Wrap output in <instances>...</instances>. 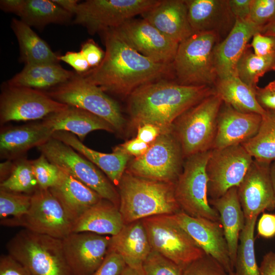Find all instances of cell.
<instances>
[{
    "label": "cell",
    "mask_w": 275,
    "mask_h": 275,
    "mask_svg": "<svg viewBox=\"0 0 275 275\" xmlns=\"http://www.w3.org/2000/svg\"><path fill=\"white\" fill-rule=\"evenodd\" d=\"M99 34L105 47L104 58L98 66L80 74L105 93L129 95L140 86L174 74L173 64L157 63L140 53L114 28Z\"/></svg>",
    "instance_id": "6da1fadb"
},
{
    "label": "cell",
    "mask_w": 275,
    "mask_h": 275,
    "mask_svg": "<svg viewBox=\"0 0 275 275\" xmlns=\"http://www.w3.org/2000/svg\"><path fill=\"white\" fill-rule=\"evenodd\" d=\"M214 93L213 87L186 86L167 79L144 85L129 95L130 123L136 128L150 124L163 132L171 130L179 116Z\"/></svg>",
    "instance_id": "7a4b0ae2"
},
{
    "label": "cell",
    "mask_w": 275,
    "mask_h": 275,
    "mask_svg": "<svg viewBox=\"0 0 275 275\" xmlns=\"http://www.w3.org/2000/svg\"><path fill=\"white\" fill-rule=\"evenodd\" d=\"M117 188L119 208L125 224L182 211L176 200L175 183L139 177L125 171Z\"/></svg>",
    "instance_id": "3957f363"
},
{
    "label": "cell",
    "mask_w": 275,
    "mask_h": 275,
    "mask_svg": "<svg viewBox=\"0 0 275 275\" xmlns=\"http://www.w3.org/2000/svg\"><path fill=\"white\" fill-rule=\"evenodd\" d=\"M6 249L31 275H72L62 239L23 229L9 240Z\"/></svg>",
    "instance_id": "277c9868"
},
{
    "label": "cell",
    "mask_w": 275,
    "mask_h": 275,
    "mask_svg": "<svg viewBox=\"0 0 275 275\" xmlns=\"http://www.w3.org/2000/svg\"><path fill=\"white\" fill-rule=\"evenodd\" d=\"M222 41L213 32L194 33L179 43L173 63L176 82L213 87L218 79L214 60L216 45Z\"/></svg>",
    "instance_id": "5b68a950"
},
{
    "label": "cell",
    "mask_w": 275,
    "mask_h": 275,
    "mask_svg": "<svg viewBox=\"0 0 275 275\" xmlns=\"http://www.w3.org/2000/svg\"><path fill=\"white\" fill-rule=\"evenodd\" d=\"M222 103L215 93L186 111L175 121L173 129L184 158L212 150Z\"/></svg>",
    "instance_id": "8992f818"
},
{
    "label": "cell",
    "mask_w": 275,
    "mask_h": 275,
    "mask_svg": "<svg viewBox=\"0 0 275 275\" xmlns=\"http://www.w3.org/2000/svg\"><path fill=\"white\" fill-rule=\"evenodd\" d=\"M44 92L59 102L85 110L103 119L115 132L124 129L125 119L118 103L76 72L66 82Z\"/></svg>",
    "instance_id": "52a82bcc"
},
{
    "label": "cell",
    "mask_w": 275,
    "mask_h": 275,
    "mask_svg": "<svg viewBox=\"0 0 275 275\" xmlns=\"http://www.w3.org/2000/svg\"><path fill=\"white\" fill-rule=\"evenodd\" d=\"M37 148L51 163L94 190L102 199L119 207V195L116 187L100 169L72 147L51 137Z\"/></svg>",
    "instance_id": "ba28073f"
},
{
    "label": "cell",
    "mask_w": 275,
    "mask_h": 275,
    "mask_svg": "<svg viewBox=\"0 0 275 275\" xmlns=\"http://www.w3.org/2000/svg\"><path fill=\"white\" fill-rule=\"evenodd\" d=\"M211 150L185 158L182 171L175 183V196L181 210L186 214L220 221L217 211L210 205L208 198L206 168Z\"/></svg>",
    "instance_id": "9c48e42d"
},
{
    "label": "cell",
    "mask_w": 275,
    "mask_h": 275,
    "mask_svg": "<svg viewBox=\"0 0 275 275\" xmlns=\"http://www.w3.org/2000/svg\"><path fill=\"white\" fill-rule=\"evenodd\" d=\"M151 249L184 269L206 254L172 215L159 214L141 219Z\"/></svg>",
    "instance_id": "30bf717a"
},
{
    "label": "cell",
    "mask_w": 275,
    "mask_h": 275,
    "mask_svg": "<svg viewBox=\"0 0 275 275\" xmlns=\"http://www.w3.org/2000/svg\"><path fill=\"white\" fill-rule=\"evenodd\" d=\"M183 159L173 129L160 134L144 155L129 162L126 171L147 179L175 183L182 171Z\"/></svg>",
    "instance_id": "8fae6325"
},
{
    "label": "cell",
    "mask_w": 275,
    "mask_h": 275,
    "mask_svg": "<svg viewBox=\"0 0 275 275\" xmlns=\"http://www.w3.org/2000/svg\"><path fill=\"white\" fill-rule=\"evenodd\" d=\"M75 221L49 189L31 194L28 212L19 218L1 219L6 226H21L31 231L63 239L73 232Z\"/></svg>",
    "instance_id": "7c38bea8"
},
{
    "label": "cell",
    "mask_w": 275,
    "mask_h": 275,
    "mask_svg": "<svg viewBox=\"0 0 275 275\" xmlns=\"http://www.w3.org/2000/svg\"><path fill=\"white\" fill-rule=\"evenodd\" d=\"M160 1L88 0L78 4L72 22L85 27L93 35L142 15Z\"/></svg>",
    "instance_id": "4fadbf2b"
},
{
    "label": "cell",
    "mask_w": 275,
    "mask_h": 275,
    "mask_svg": "<svg viewBox=\"0 0 275 275\" xmlns=\"http://www.w3.org/2000/svg\"><path fill=\"white\" fill-rule=\"evenodd\" d=\"M68 106L54 100L44 91L6 84L0 96V122L2 124L44 119Z\"/></svg>",
    "instance_id": "5bb4252c"
},
{
    "label": "cell",
    "mask_w": 275,
    "mask_h": 275,
    "mask_svg": "<svg viewBox=\"0 0 275 275\" xmlns=\"http://www.w3.org/2000/svg\"><path fill=\"white\" fill-rule=\"evenodd\" d=\"M253 160L241 144L212 149L206 168L209 199L218 198L238 187Z\"/></svg>",
    "instance_id": "9a60e30c"
},
{
    "label": "cell",
    "mask_w": 275,
    "mask_h": 275,
    "mask_svg": "<svg viewBox=\"0 0 275 275\" xmlns=\"http://www.w3.org/2000/svg\"><path fill=\"white\" fill-rule=\"evenodd\" d=\"M130 46L152 61L172 64L175 59L179 43L162 34L143 19H130L114 28Z\"/></svg>",
    "instance_id": "2e32d148"
},
{
    "label": "cell",
    "mask_w": 275,
    "mask_h": 275,
    "mask_svg": "<svg viewBox=\"0 0 275 275\" xmlns=\"http://www.w3.org/2000/svg\"><path fill=\"white\" fill-rule=\"evenodd\" d=\"M111 236L91 232L72 233L62 239L72 275H93L105 259Z\"/></svg>",
    "instance_id": "e0dca14e"
},
{
    "label": "cell",
    "mask_w": 275,
    "mask_h": 275,
    "mask_svg": "<svg viewBox=\"0 0 275 275\" xmlns=\"http://www.w3.org/2000/svg\"><path fill=\"white\" fill-rule=\"evenodd\" d=\"M270 164L254 159L237 187L238 196L245 219L258 216L265 210L275 209Z\"/></svg>",
    "instance_id": "ac0fdd59"
},
{
    "label": "cell",
    "mask_w": 275,
    "mask_h": 275,
    "mask_svg": "<svg viewBox=\"0 0 275 275\" xmlns=\"http://www.w3.org/2000/svg\"><path fill=\"white\" fill-rule=\"evenodd\" d=\"M173 216L206 254L217 261L228 273L234 271L220 221L191 216L182 211Z\"/></svg>",
    "instance_id": "d6986e66"
},
{
    "label": "cell",
    "mask_w": 275,
    "mask_h": 275,
    "mask_svg": "<svg viewBox=\"0 0 275 275\" xmlns=\"http://www.w3.org/2000/svg\"><path fill=\"white\" fill-rule=\"evenodd\" d=\"M262 119L259 114L242 113L223 102L212 149L241 145L248 141L258 132Z\"/></svg>",
    "instance_id": "ffe728a7"
},
{
    "label": "cell",
    "mask_w": 275,
    "mask_h": 275,
    "mask_svg": "<svg viewBox=\"0 0 275 275\" xmlns=\"http://www.w3.org/2000/svg\"><path fill=\"white\" fill-rule=\"evenodd\" d=\"M194 33L213 32L223 40L234 26L236 18L228 0H185Z\"/></svg>",
    "instance_id": "44dd1931"
},
{
    "label": "cell",
    "mask_w": 275,
    "mask_h": 275,
    "mask_svg": "<svg viewBox=\"0 0 275 275\" xmlns=\"http://www.w3.org/2000/svg\"><path fill=\"white\" fill-rule=\"evenodd\" d=\"M261 28L249 20L236 19L228 35L215 47L214 64L218 78L236 75L237 63L253 36Z\"/></svg>",
    "instance_id": "7402d4cb"
},
{
    "label": "cell",
    "mask_w": 275,
    "mask_h": 275,
    "mask_svg": "<svg viewBox=\"0 0 275 275\" xmlns=\"http://www.w3.org/2000/svg\"><path fill=\"white\" fill-rule=\"evenodd\" d=\"M141 15L164 36L179 43L194 33L185 0H160Z\"/></svg>",
    "instance_id": "603a6c76"
},
{
    "label": "cell",
    "mask_w": 275,
    "mask_h": 275,
    "mask_svg": "<svg viewBox=\"0 0 275 275\" xmlns=\"http://www.w3.org/2000/svg\"><path fill=\"white\" fill-rule=\"evenodd\" d=\"M59 169L58 180L49 189L76 222L87 210L102 198L70 174Z\"/></svg>",
    "instance_id": "cb8c5ba5"
},
{
    "label": "cell",
    "mask_w": 275,
    "mask_h": 275,
    "mask_svg": "<svg viewBox=\"0 0 275 275\" xmlns=\"http://www.w3.org/2000/svg\"><path fill=\"white\" fill-rule=\"evenodd\" d=\"M54 131L43 122L3 129L0 133L1 156L14 159L46 143Z\"/></svg>",
    "instance_id": "d4e9b609"
},
{
    "label": "cell",
    "mask_w": 275,
    "mask_h": 275,
    "mask_svg": "<svg viewBox=\"0 0 275 275\" xmlns=\"http://www.w3.org/2000/svg\"><path fill=\"white\" fill-rule=\"evenodd\" d=\"M151 250L141 219L125 224L117 234L111 236L109 250L118 254L128 266L142 268Z\"/></svg>",
    "instance_id": "484cf974"
},
{
    "label": "cell",
    "mask_w": 275,
    "mask_h": 275,
    "mask_svg": "<svg viewBox=\"0 0 275 275\" xmlns=\"http://www.w3.org/2000/svg\"><path fill=\"white\" fill-rule=\"evenodd\" d=\"M209 202L219 214L230 259L234 268L239 235L245 223L238 196L237 187L231 188L218 198L209 199Z\"/></svg>",
    "instance_id": "4316f807"
},
{
    "label": "cell",
    "mask_w": 275,
    "mask_h": 275,
    "mask_svg": "<svg viewBox=\"0 0 275 275\" xmlns=\"http://www.w3.org/2000/svg\"><path fill=\"white\" fill-rule=\"evenodd\" d=\"M52 137L68 145L85 157L101 170L116 187L118 186L131 156L118 151H113L112 153L95 151L86 146L74 134L69 132L54 131Z\"/></svg>",
    "instance_id": "83f0119b"
},
{
    "label": "cell",
    "mask_w": 275,
    "mask_h": 275,
    "mask_svg": "<svg viewBox=\"0 0 275 275\" xmlns=\"http://www.w3.org/2000/svg\"><path fill=\"white\" fill-rule=\"evenodd\" d=\"M42 122L54 132H70L77 136L81 142L88 133L94 130L115 132L112 125L103 119L85 110L70 106L48 116Z\"/></svg>",
    "instance_id": "f1b7e54d"
},
{
    "label": "cell",
    "mask_w": 275,
    "mask_h": 275,
    "mask_svg": "<svg viewBox=\"0 0 275 275\" xmlns=\"http://www.w3.org/2000/svg\"><path fill=\"white\" fill-rule=\"evenodd\" d=\"M125 225L119 207L102 199L75 222L72 233L91 232L114 236Z\"/></svg>",
    "instance_id": "f546056e"
},
{
    "label": "cell",
    "mask_w": 275,
    "mask_h": 275,
    "mask_svg": "<svg viewBox=\"0 0 275 275\" xmlns=\"http://www.w3.org/2000/svg\"><path fill=\"white\" fill-rule=\"evenodd\" d=\"M75 73L63 68L59 63L25 65L7 85L46 91L66 82Z\"/></svg>",
    "instance_id": "4dcf8cb0"
},
{
    "label": "cell",
    "mask_w": 275,
    "mask_h": 275,
    "mask_svg": "<svg viewBox=\"0 0 275 275\" xmlns=\"http://www.w3.org/2000/svg\"><path fill=\"white\" fill-rule=\"evenodd\" d=\"M11 26L19 44L20 60L25 65L59 63V56L31 26L16 18L12 19Z\"/></svg>",
    "instance_id": "1f68e13d"
},
{
    "label": "cell",
    "mask_w": 275,
    "mask_h": 275,
    "mask_svg": "<svg viewBox=\"0 0 275 275\" xmlns=\"http://www.w3.org/2000/svg\"><path fill=\"white\" fill-rule=\"evenodd\" d=\"M214 89L224 103L239 112L256 113L262 116L266 113V110L256 99L255 89L244 83L236 75L218 78Z\"/></svg>",
    "instance_id": "d6a6232c"
},
{
    "label": "cell",
    "mask_w": 275,
    "mask_h": 275,
    "mask_svg": "<svg viewBox=\"0 0 275 275\" xmlns=\"http://www.w3.org/2000/svg\"><path fill=\"white\" fill-rule=\"evenodd\" d=\"M15 14L27 25L38 29L51 23H67L73 16L52 0H21Z\"/></svg>",
    "instance_id": "836d02e7"
},
{
    "label": "cell",
    "mask_w": 275,
    "mask_h": 275,
    "mask_svg": "<svg viewBox=\"0 0 275 275\" xmlns=\"http://www.w3.org/2000/svg\"><path fill=\"white\" fill-rule=\"evenodd\" d=\"M241 145L257 161L271 163L275 160V111L266 110L257 134Z\"/></svg>",
    "instance_id": "e575fe53"
},
{
    "label": "cell",
    "mask_w": 275,
    "mask_h": 275,
    "mask_svg": "<svg viewBox=\"0 0 275 275\" xmlns=\"http://www.w3.org/2000/svg\"><path fill=\"white\" fill-rule=\"evenodd\" d=\"M248 45L239 59L236 74L244 83L255 89L259 78L265 73L275 70V54L259 56Z\"/></svg>",
    "instance_id": "d590c367"
},
{
    "label": "cell",
    "mask_w": 275,
    "mask_h": 275,
    "mask_svg": "<svg viewBox=\"0 0 275 275\" xmlns=\"http://www.w3.org/2000/svg\"><path fill=\"white\" fill-rule=\"evenodd\" d=\"M258 216L245 219L239 238L234 268L236 275H260L256 259L254 232Z\"/></svg>",
    "instance_id": "8d00e7d4"
},
{
    "label": "cell",
    "mask_w": 275,
    "mask_h": 275,
    "mask_svg": "<svg viewBox=\"0 0 275 275\" xmlns=\"http://www.w3.org/2000/svg\"><path fill=\"white\" fill-rule=\"evenodd\" d=\"M38 188L31 160L24 158L13 163L10 174L0 184L1 189L29 195L32 194Z\"/></svg>",
    "instance_id": "74e56055"
},
{
    "label": "cell",
    "mask_w": 275,
    "mask_h": 275,
    "mask_svg": "<svg viewBox=\"0 0 275 275\" xmlns=\"http://www.w3.org/2000/svg\"><path fill=\"white\" fill-rule=\"evenodd\" d=\"M31 204V195L0 189L1 219L22 216L28 212Z\"/></svg>",
    "instance_id": "f35d334b"
},
{
    "label": "cell",
    "mask_w": 275,
    "mask_h": 275,
    "mask_svg": "<svg viewBox=\"0 0 275 275\" xmlns=\"http://www.w3.org/2000/svg\"><path fill=\"white\" fill-rule=\"evenodd\" d=\"M144 275H182L183 268L151 250L143 264Z\"/></svg>",
    "instance_id": "ab89813d"
},
{
    "label": "cell",
    "mask_w": 275,
    "mask_h": 275,
    "mask_svg": "<svg viewBox=\"0 0 275 275\" xmlns=\"http://www.w3.org/2000/svg\"><path fill=\"white\" fill-rule=\"evenodd\" d=\"M31 163L39 188L47 189L56 184L59 177L60 169L44 155L41 154L37 159L31 160Z\"/></svg>",
    "instance_id": "60d3db41"
},
{
    "label": "cell",
    "mask_w": 275,
    "mask_h": 275,
    "mask_svg": "<svg viewBox=\"0 0 275 275\" xmlns=\"http://www.w3.org/2000/svg\"><path fill=\"white\" fill-rule=\"evenodd\" d=\"M182 275H229V273L214 258L205 254L184 268Z\"/></svg>",
    "instance_id": "b9f144b4"
},
{
    "label": "cell",
    "mask_w": 275,
    "mask_h": 275,
    "mask_svg": "<svg viewBox=\"0 0 275 275\" xmlns=\"http://www.w3.org/2000/svg\"><path fill=\"white\" fill-rule=\"evenodd\" d=\"M275 19V0H253L248 20L262 28Z\"/></svg>",
    "instance_id": "7bdbcfd3"
},
{
    "label": "cell",
    "mask_w": 275,
    "mask_h": 275,
    "mask_svg": "<svg viewBox=\"0 0 275 275\" xmlns=\"http://www.w3.org/2000/svg\"><path fill=\"white\" fill-rule=\"evenodd\" d=\"M126 264L117 253L108 250L105 259L93 275H120Z\"/></svg>",
    "instance_id": "ee69618b"
},
{
    "label": "cell",
    "mask_w": 275,
    "mask_h": 275,
    "mask_svg": "<svg viewBox=\"0 0 275 275\" xmlns=\"http://www.w3.org/2000/svg\"><path fill=\"white\" fill-rule=\"evenodd\" d=\"M255 54L259 56L275 54V36L258 32L252 37L251 44Z\"/></svg>",
    "instance_id": "f6af8a7d"
},
{
    "label": "cell",
    "mask_w": 275,
    "mask_h": 275,
    "mask_svg": "<svg viewBox=\"0 0 275 275\" xmlns=\"http://www.w3.org/2000/svg\"><path fill=\"white\" fill-rule=\"evenodd\" d=\"M80 51L84 55L91 69L98 66L102 61L105 51L92 40L84 42Z\"/></svg>",
    "instance_id": "bcb514c9"
},
{
    "label": "cell",
    "mask_w": 275,
    "mask_h": 275,
    "mask_svg": "<svg viewBox=\"0 0 275 275\" xmlns=\"http://www.w3.org/2000/svg\"><path fill=\"white\" fill-rule=\"evenodd\" d=\"M255 93L258 103L263 109L275 111V80L264 87H257Z\"/></svg>",
    "instance_id": "7dc6e473"
},
{
    "label": "cell",
    "mask_w": 275,
    "mask_h": 275,
    "mask_svg": "<svg viewBox=\"0 0 275 275\" xmlns=\"http://www.w3.org/2000/svg\"><path fill=\"white\" fill-rule=\"evenodd\" d=\"M0 275L31 274L21 263L8 254L0 257Z\"/></svg>",
    "instance_id": "c3c4849f"
},
{
    "label": "cell",
    "mask_w": 275,
    "mask_h": 275,
    "mask_svg": "<svg viewBox=\"0 0 275 275\" xmlns=\"http://www.w3.org/2000/svg\"><path fill=\"white\" fill-rule=\"evenodd\" d=\"M59 59L69 64L78 74L85 73L91 69L87 60L80 51H68L64 55L59 56Z\"/></svg>",
    "instance_id": "681fc988"
},
{
    "label": "cell",
    "mask_w": 275,
    "mask_h": 275,
    "mask_svg": "<svg viewBox=\"0 0 275 275\" xmlns=\"http://www.w3.org/2000/svg\"><path fill=\"white\" fill-rule=\"evenodd\" d=\"M149 146V144L143 142L138 138H135L115 147L113 151H121L130 156H134L136 158L144 155L148 150Z\"/></svg>",
    "instance_id": "f907efd6"
},
{
    "label": "cell",
    "mask_w": 275,
    "mask_h": 275,
    "mask_svg": "<svg viewBox=\"0 0 275 275\" xmlns=\"http://www.w3.org/2000/svg\"><path fill=\"white\" fill-rule=\"evenodd\" d=\"M258 234L264 238L275 236V214L263 212L257 225Z\"/></svg>",
    "instance_id": "816d5d0a"
},
{
    "label": "cell",
    "mask_w": 275,
    "mask_h": 275,
    "mask_svg": "<svg viewBox=\"0 0 275 275\" xmlns=\"http://www.w3.org/2000/svg\"><path fill=\"white\" fill-rule=\"evenodd\" d=\"M253 0H228L230 11L236 19L248 20Z\"/></svg>",
    "instance_id": "f5cc1de1"
},
{
    "label": "cell",
    "mask_w": 275,
    "mask_h": 275,
    "mask_svg": "<svg viewBox=\"0 0 275 275\" xmlns=\"http://www.w3.org/2000/svg\"><path fill=\"white\" fill-rule=\"evenodd\" d=\"M137 136L139 139L150 145L163 132L156 126L150 124H145L137 127Z\"/></svg>",
    "instance_id": "db71d44e"
},
{
    "label": "cell",
    "mask_w": 275,
    "mask_h": 275,
    "mask_svg": "<svg viewBox=\"0 0 275 275\" xmlns=\"http://www.w3.org/2000/svg\"><path fill=\"white\" fill-rule=\"evenodd\" d=\"M260 275H275V252L265 254L259 267Z\"/></svg>",
    "instance_id": "11a10c76"
},
{
    "label": "cell",
    "mask_w": 275,
    "mask_h": 275,
    "mask_svg": "<svg viewBox=\"0 0 275 275\" xmlns=\"http://www.w3.org/2000/svg\"><path fill=\"white\" fill-rule=\"evenodd\" d=\"M65 11L74 15L79 1L77 0H52Z\"/></svg>",
    "instance_id": "9f6ffc18"
},
{
    "label": "cell",
    "mask_w": 275,
    "mask_h": 275,
    "mask_svg": "<svg viewBox=\"0 0 275 275\" xmlns=\"http://www.w3.org/2000/svg\"><path fill=\"white\" fill-rule=\"evenodd\" d=\"M21 0H1L0 1L1 9L6 12L15 13L17 9Z\"/></svg>",
    "instance_id": "6f0895ef"
},
{
    "label": "cell",
    "mask_w": 275,
    "mask_h": 275,
    "mask_svg": "<svg viewBox=\"0 0 275 275\" xmlns=\"http://www.w3.org/2000/svg\"><path fill=\"white\" fill-rule=\"evenodd\" d=\"M120 275H144L142 268H134L126 265Z\"/></svg>",
    "instance_id": "680465c9"
},
{
    "label": "cell",
    "mask_w": 275,
    "mask_h": 275,
    "mask_svg": "<svg viewBox=\"0 0 275 275\" xmlns=\"http://www.w3.org/2000/svg\"><path fill=\"white\" fill-rule=\"evenodd\" d=\"M260 33L264 35L275 36V19L263 26Z\"/></svg>",
    "instance_id": "91938a15"
},
{
    "label": "cell",
    "mask_w": 275,
    "mask_h": 275,
    "mask_svg": "<svg viewBox=\"0 0 275 275\" xmlns=\"http://www.w3.org/2000/svg\"><path fill=\"white\" fill-rule=\"evenodd\" d=\"M270 175L275 195V160L273 161L270 164Z\"/></svg>",
    "instance_id": "94428289"
},
{
    "label": "cell",
    "mask_w": 275,
    "mask_h": 275,
    "mask_svg": "<svg viewBox=\"0 0 275 275\" xmlns=\"http://www.w3.org/2000/svg\"><path fill=\"white\" fill-rule=\"evenodd\" d=\"M229 275H236L234 271H231L229 273Z\"/></svg>",
    "instance_id": "6125c7cd"
}]
</instances>
